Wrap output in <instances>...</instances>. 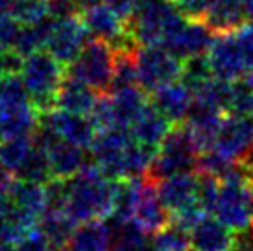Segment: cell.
Returning <instances> with one entry per match:
<instances>
[{
    "label": "cell",
    "instance_id": "obj_20",
    "mask_svg": "<svg viewBox=\"0 0 253 251\" xmlns=\"http://www.w3.org/2000/svg\"><path fill=\"white\" fill-rule=\"evenodd\" d=\"M190 248L194 251H231L235 231L229 229L216 216L205 214L189 231Z\"/></svg>",
    "mask_w": 253,
    "mask_h": 251
},
{
    "label": "cell",
    "instance_id": "obj_26",
    "mask_svg": "<svg viewBox=\"0 0 253 251\" xmlns=\"http://www.w3.org/2000/svg\"><path fill=\"white\" fill-rule=\"evenodd\" d=\"M109 96H111L113 113H115V124L120 127H127V129L148 105L146 91L141 85H129V87L115 89L109 92Z\"/></svg>",
    "mask_w": 253,
    "mask_h": 251
},
{
    "label": "cell",
    "instance_id": "obj_40",
    "mask_svg": "<svg viewBox=\"0 0 253 251\" xmlns=\"http://www.w3.org/2000/svg\"><path fill=\"white\" fill-rule=\"evenodd\" d=\"M46 4H48V15L56 21L82 15V6L78 0H46Z\"/></svg>",
    "mask_w": 253,
    "mask_h": 251
},
{
    "label": "cell",
    "instance_id": "obj_27",
    "mask_svg": "<svg viewBox=\"0 0 253 251\" xmlns=\"http://www.w3.org/2000/svg\"><path fill=\"white\" fill-rule=\"evenodd\" d=\"M39 124V111L36 105L26 104L9 109H0V142L21 135H32Z\"/></svg>",
    "mask_w": 253,
    "mask_h": 251
},
{
    "label": "cell",
    "instance_id": "obj_36",
    "mask_svg": "<svg viewBox=\"0 0 253 251\" xmlns=\"http://www.w3.org/2000/svg\"><path fill=\"white\" fill-rule=\"evenodd\" d=\"M9 15L21 24H36L48 17L46 0H13Z\"/></svg>",
    "mask_w": 253,
    "mask_h": 251
},
{
    "label": "cell",
    "instance_id": "obj_11",
    "mask_svg": "<svg viewBox=\"0 0 253 251\" xmlns=\"http://www.w3.org/2000/svg\"><path fill=\"white\" fill-rule=\"evenodd\" d=\"M82 19H84L91 37L111 42L117 50L139 48L133 39H131L129 32H127L126 21L120 19L106 2L84 9L82 11Z\"/></svg>",
    "mask_w": 253,
    "mask_h": 251
},
{
    "label": "cell",
    "instance_id": "obj_15",
    "mask_svg": "<svg viewBox=\"0 0 253 251\" xmlns=\"http://www.w3.org/2000/svg\"><path fill=\"white\" fill-rule=\"evenodd\" d=\"M216 34L212 32L204 21H192L187 19V22L176 34L165 42V48L170 50L179 59H190V57L204 56L209 52Z\"/></svg>",
    "mask_w": 253,
    "mask_h": 251
},
{
    "label": "cell",
    "instance_id": "obj_42",
    "mask_svg": "<svg viewBox=\"0 0 253 251\" xmlns=\"http://www.w3.org/2000/svg\"><path fill=\"white\" fill-rule=\"evenodd\" d=\"M237 35V41L240 44V50L244 54V59H246L248 67L253 69V22L252 24H244L242 28H239L235 32Z\"/></svg>",
    "mask_w": 253,
    "mask_h": 251
},
{
    "label": "cell",
    "instance_id": "obj_45",
    "mask_svg": "<svg viewBox=\"0 0 253 251\" xmlns=\"http://www.w3.org/2000/svg\"><path fill=\"white\" fill-rule=\"evenodd\" d=\"M15 183V175L11 170H7V167L0 161V198H6L11 185Z\"/></svg>",
    "mask_w": 253,
    "mask_h": 251
},
{
    "label": "cell",
    "instance_id": "obj_18",
    "mask_svg": "<svg viewBox=\"0 0 253 251\" xmlns=\"http://www.w3.org/2000/svg\"><path fill=\"white\" fill-rule=\"evenodd\" d=\"M225 113L211 104H205L202 100L194 98V104L190 107V113L187 117V127L192 133L194 140L198 142L200 150H209L214 146L220 131V126L224 122Z\"/></svg>",
    "mask_w": 253,
    "mask_h": 251
},
{
    "label": "cell",
    "instance_id": "obj_49",
    "mask_svg": "<svg viewBox=\"0 0 253 251\" xmlns=\"http://www.w3.org/2000/svg\"><path fill=\"white\" fill-rule=\"evenodd\" d=\"M148 251H165V250H161V248H157V246H155L154 242H152V244H150V248H148Z\"/></svg>",
    "mask_w": 253,
    "mask_h": 251
},
{
    "label": "cell",
    "instance_id": "obj_48",
    "mask_svg": "<svg viewBox=\"0 0 253 251\" xmlns=\"http://www.w3.org/2000/svg\"><path fill=\"white\" fill-rule=\"evenodd\" d=\"M244 4H246V9H248V17L253 19V0H244Z\"/></svg>",
    "mask_w": 253,
    "mask_h": 251
},
{
    "label": "cell",
    "instance_id": "obj_37",
    "mask_svg": "<svg viewBox=\"0 0 253 251\" xmlns=\"http://www.w3.org/2000/svg\"><path fill=\"white\" fill-rule=\"evenodd\" d=\"M22 24L9 13L0 15V50L13 48Z\"/></svg>",
    "mask_w": 253,
    "mask_h": 251
},
{
    "label": "cell",
    "instance_id": "obj_30",
    "mask_svg": "<svg viewBox=\"0 0 253 251\" xmlns=\"http://www.w3.org/2000/svg\"><path fill=\"white\" fill-rule=\"evenodd\" d=\"M34 142H36V140H34ZM52 177H54V174H52V167H50V159H48L46 150L34 144V148L30 150L28 157L22 161L21 167L17 168L15 179L46 185Z\"/></svg>",
    "mask_w": 253,
    "mask_h": 251
},
{
    "label": "cell",
    "instance_id": "obj_23",
    "mask_svg": "<svg viewBox=\"0 0 253 251\" xmlns=\"http://www.w3.org/2000/svg\"><path fill=\"white\" fill-rule=\"evenodd\" d=\"M98 96V91H94L91 85H87L85 82L71 76V74H65L63 84L57 91L56 107L69 113L89 115Z\"/></svg>",
    "mask_w": 253,
    "mask_h": 251
},
{
    "label": "cell",
    "instance_id": "obj_2",
    "mask_svg": "<svg viewBox=\"0 0 253 251\" xmlns=\"http://www.w3.org/2000/svg\"><path fill=\"white\" fill-rule=\"evenodd\" d=\"M185 22L187 17L170 0H139L126 26L137 46H165Z\"/></svg>",
    "mask_w": 253,
    "mask_h": 251
},
{
    "label": "cell",
    "instance_id": "obj_46",
    "mask_svg": "<svg viewBox=\"0 0 253 251\" xmlns=\"http://www.w3.org/2000/svg\"><path fill=\"white\" fill-rule=\"evenodd\" d=\"M6 210H7V198H0V225L6 218Z\"/></svg>",
    "mask_w": 253,
    "mask_h": 251
},
{
    "label": "cell",
    "instance_id": "obj_33",
    "mask_svg": "<svg viewBox=\"0 0 253 251\" xmlns=\"http://www.w3.org/2000/svg\"><path fill=\"white\" fill-rule=\"evenodd\" d=\"M30 94L26 85L19 74L0 78V109L19 107V105L30 104Z\"/></svg>",
    "mask_w": 253,
    "mask_h": 251
},
{
    "label": "cell",
    "instance_id": "obj_12",
    "mask_svg": "<svg viewBox=\"0 0 253 251\" xmlns=\"http://www.w3.org/2000/svg\"><path fill=\"white\" fill-rule=\"evenodd\" d=\"M89 39H91V34L85 26L82 15H76L71 19L56 21L46 50L63 63L65 67H69L80 56V52L89 42Z\"/></svg>",
    "mask_w": 253,
    "mask_h": 251
},
{
    "label": "cell",
    "instance_id": "obj_38",
    "mask_svg": "<svg viewBox=\"0 0 253 251\" xmlns=\"http://www.w3.org/2000/svg\"><path fill=\"white\" fill-rule=\"evenodd\" d=\"M15 251H56V250L48 242V238L41 233V229L36 227V229L30 231L28 235H24L15 244Z\"/></svg>",
    "mask_w": 253,
    "mask_h": 251
},
{
    "label": "cell",
    "instance_id": "obj_51",
    "mask_svg": "<svg viewBox=\"0 0 253 251\" xmlns=\"http://www.w3.org/2000/svg\"><path fill=\"white\" fill-rule=\"evenodd\" d=\"M250 181H252V185H253V170H252V174H250Z\"/></svg>",
    "mask_w": 253,
    "mask_h": 251
},
{
    "label": "cell",
    "instance_id": "obj_32",
    "mask_svg": "<svg viewBox=\"0 0 253 251\" xmlns=\"http://www.w3.org/2000/svg\"><path fill=\"white\" fill-rule=\"evenodd\" d=\"M214 76V72L211 69V63L207 54L204 56H196L185 59L183 61V72H181V82L189 87L192 92H196L198 89H202L205 84H209Z\"/></svg>",
    "mask_w": 253,
    "mask_h": 251
},
{
    "label": "cell",
    "instance_id": "obj_19",
    "mask_svg": "<svg viewBox=\"0 0 253 251\" xmlns=\"http://www.w3.org/2000/svg\"><path fill=\"white\" fill-rule=\"evenodd\" d=\"M150 94H152V105L157 111H161L174 126L187 120L190 107L194 104V92L181 80L163 85Z\"/></svg>",
    "mask_w": 253,
    "mask_h": 251
},
{
    "label": "cell",
    "instance_id": "obj_25",
    "mask_svg": "<svg viewBox=\"0 0 253 251\" xmlns=\"http://www.w3.org/2000/svg\"><path fill=\"white\" fill-rule=\"evenodd\" d=\"M172 126L174 124L161 111H157L154 105L148 104L141 111V115L133 120V124L129 126V133L137 142L150 144V146H161V142L169 135Z\"/></svg>",
    "mask_w": 253,
    "mask_h": 251
},
{
    "label": "cell",
    "instance_id": "obj_14",
    "mask_svg": "<svg viewBox=\"0 0 253 251\" xmlns=\"http://www.w3.org/2000/svg\"><path fill=\"white\" fill-rule=\"evenodd\" d=\"M131 220L148 235L159 233L172 222L170 210L165 207V203L159 198L157 183L152 181L146 175L142 177L141 192H139V200H137Z\"/></svg>",
    "mask_w": 253,
    "mask_h": 251
},
{
    "label": "cell",
    "instance_id": "obj_7",
    "mask_svg": "<svg viewBox=\"0 0 253 251\" xmlns=\"http://www.w3.org/2000/svg\"><path fill=\"white\" fill-rule=\"evenodd\" d=\"M139 85L146 92L157 91L163 85L179 82L183 72V59L174 56L165 46H141L137 48Z\"/></svg>",
    "mask_w": 253,
    "mask_h": 251
},
{
    "label": "cell",
    "instance_id": "obj_29",
    "mask_svg": "<svg viewBox=\"0 0 253 251\" xmlns=\"http://www.w3.org/2000/svg\"><path fill=\"white\" fill-rule=\"evenodd\" d=\"M54 24H56V19L50 17V15L44 17L42 21L36 22V24H22L13 50H17L22 57H28L32 54L39 52V50H42L48 44Z\"/></svg>",
    "mask_w": 253,
    "mask_h": 251
},
{
    "label": "cell",
    "instance_id": "obj_34",
    "mask_svg": "<svg viewBox=\"0 0 253 251\" xmlns=\"http://www.w3.org/2000/svg\"><path fill=\"white\" fill-rule=\"evenodd\" d=\"M152 242L165 251H185L190 248L189 231L181 225H177L176 222L169 223L165 229L155 233Z\"/></svg>",
    "mask_w": 253,
    "mask_h": 251
},
{
    "label": "cell",
    "instance_id": "obj_52",
    "mask_svg": "<svg viewBox=\"0 0 253 251\" xmlns=\"http://www.w3.org/2000/svg\"><path fill=\"white\" fill-rule=\"evenodd\" d=\"M185 251H194V250H192V248H189V250H185Z\"/></svg>",
    "mask_w": 253,
    "mask_h": 251
},
{
    "label": "cell",
    "instance_id": "obj_3",
    "mask_svg": "<svg viewBox=\"0 0 253 251\" xmlns=\"http://www.w3.org/2000/svg\"><path fill=\"white\" fill-rule=\"evenodd\" d=\"M67 67L56 59L48 50H39L32 56L24 57L21 78L32 104L39 113L50 111L56 107L57 91L63 84Z\"/></svg>",
    "mask_w": 253,
    "mask_h": 251
},
{
    "label": "cell",
    "instance_id": "obj_39",
    "mask_svg": "<svg viewBox=\"0 0 253 251\" xmlns=\"http://www.w3.org/2000/svg\"><path fill=\"white\" fill-rule=\"evenodd\" d=\"M174 6L181 11L187 19L192 21H204L207 9L211 6L212 0H170Z\"/></svg>",
    "mask_w": 253,
    "mask_h": 251
},
{
    "label": "cell",
    "instance_id": "obj_41",
    "mask_svg": "<svg viewBox=\"0 0 253 251\" xmlns=\"http://www.w3.org/2000/svg\"><path fill=\"white\" fill-rule=\"evenodd\" d=\"M24 57L13 48L0 50V78L11 76V74H21Z\"/></svg>",
    "mask_w": 253,
    "mask_h": 251
},
{
    "label": "cell",
    "instance_id": "obj_6",
    "mask_svg": "<svg viewBox=\"0 0 253 251\" xmlns=\"http://www.w3.org/2000/svg\"><path fill=\"white\" fill-rule=\"evenodd\" d=\"M214 216L235 233L253 223V185L250 177H233L222 181Z\"/></svg>",
    "mask_w": 253,
    "mask_h": 251
},
{
    "label": "cell",
    "instance_id": "obj_50",
    "mask_svg": "<svg viewBox=\"0 0 253 251\" xmlns=\"http://www.w3.org/2000/svg\"><path fill=\"white\" fill-rule=\"evenodd\" d=\"M248 117H250V119L253 120V105H252V109H250V115H248Z\"/></svg>",
    "mask_w": 253,
    "mask_h": 251
},
{
    "label": "cell",
    "instance_id": "obj_5",
    "mask_svg": "<svg viewBox=\"0 0 253 251\" xmlns=\"http://www.w3.org/2000/svg\"><path fill=\"white\" fill-rule=\"evenodd\" d=\"M117 48L104 39L91 37L80 56L67 67V74L91 85L94 91L109 92L115 76Z\"/></svg>",
    "mask_w": 253,
    "mask_h": 251
},
{
    "label": "cell",
    "instance_id": "obj_1",
    "mask_svg": "<svg viewBox=\"0 0 253 251\" xmlns=\"http://www.w3.org/2000/svg\"><path fill=\"white\" fill-rule=\"evenodd\" d=\"M115 207V181L100 172L94 163L67 179L63 209L76 223L107 220Z\"/></svg>",
    "mask_w": 253,
    "mask_h": 251
},
{
    "label": "cell",
    "instance_id": "obj_35",
    "mask_svg": "<svg viewBox=\"0 0 253 251\" xmlns=\"http://www.w3.org/2000/svg\"><path fill=\"white\" fill-rule=\"evenodd\" d=\"M220 188H222V181L218 179L216 175L207 174V172H198L196 198H198V205L202 207L204 212H207V214L214 212L218 196H220Z\"/></svg>",
    "mask_w": 253,
    "mask_h": 251
},
{
    "label": "cell",
    "instance_id": "obj_47",
    "mask_svg": "<svg viewBox=\"0 0 253 251\" xmlns=\"http://www.w3.org/2000/svg\"><path fill=\"white\" fill-rule=\"evenodd\" d=\"M244 82H246V84L253 89V69H250L246 72V76H244Z\"/></svg>",
    "mask_w": 253,
    "mask_h": 251
},
{
    "label": "cell",
    "instance_id": "obj_21",
    "mask_svg": "<svg viewBox=\"0 0 253 251\" xmlns=\"http://www.w3.org/2000/svg\"><path fill=\"white\" fill-rule=\"evenodd\" d=\"M50 159L52 174L59 179H71L76 174H80L87 165L85 159V148L76 146L65 139H54L48 146L44 148Z\"/></svg>",
    "mask_w": 253,
    "mask_h": 251
},
{
    "label": "cell",
    "instance_id": "obj_8",
    "mask_svg": "<svg viewBox=\"0 0 253 251\" xmlns=\"http://www.w3.org/2000/svg\"><path fill=\"white\" fill-rule=\"evenodd\" d=\"M131 142L133 137L127 127L113 126L96 133L91 144V154L94 165L106 177L113 181L124 179V155Z\"/></svg>",
    "mask_w": 253,
    "mask_h": 251
},
{
    "label": "cell",
    "instance_id": "obj_24",
    "mask_svg": "<svg viewBox=\"0 0 253 251\" xmlns=\"http://www.w3.org/2000/svg\"><path fill=\"white\" fill-rule=\"evenodd\" d=\"M113 233L106 220L78 223L65 251H111Z\"/></svg>",
    "mask_w": 253,
    "mask_h": 251
},
{
    "label": "cell",
    "instance_id": "obj_4",
    "mask_svg": "<svg viewBox=\"0 0 253 251\" xmlns=\"http://www.w3.org/2000/svg\"><path fill=\"white\" fill-rule=\"evenodd\" d=\"M202 150L187 126H172L159 146V152L148 168L146 177L159 183L174 174L194 172Z\"/></svg>",
    "mask_w": 253,
    "mask_h": 251
},
{
    "label": "cell",
    "instance_id": "obj_44",
    "mask_svg": "<svg viewBox=\"0 0 253 251\" xmlns=\"http://www.w3.org/2000/svg\"><path fill=\"white\" fill-rule=\"evenodd\" d=\"M231 251H253V223L246 229L235 233V242Z\"/></svg>",
    "mask_w": 253,
    "mask_h": 251
},
{
    "label": "cell",
    "instance_id": "obj_17",
    "mask_svg": "<svg viewBox=\"0 0 253 251\" xmlns=\"http://www.w3.org/2000/svg\"><path fill=\"white\" fill-rule=\"evenodd\" d=\"M6 198L13 212H17L19 216L36 223V225H39V218L42 216L44 210L48 209L46 187L39 185V183L15 179Z\"/></svg>",
    "mask_w": 253,
    "mask_h": 251
},
{
    "label": "cell",
    "instance_id": "obj_22",
    "mask_svg": "<svg viewBox=\"0 0 253 251\" xmlns=\"http://www.w3.org/2000/svg\"><path fill=\"white\" fill-rule=\"evenodd\" d=\"M248 9L244 0H212L204 22L216 35L233 34L246 24Z\"/></svg>",
    "mask_w": 253,
    "mask_h": 251
},
{
    "label": "cell",
    "instance_id": "obj_9",
    "mask_svg": "<svg viewBox=\"0 0 253 251\" xmlns=\"http://www.w3.org/2000/svg\"><path fill=\"white\" fill-rule=\"evenodd\" d=\"M224 155L253 170V120L246 115L227 113L220 126L214 146Z\"/></svg>",
    "mask_w": 253,
    "mask_h": 251
},
{
    "label": "cell",
    "instance_id": "obj_13",
    "mask_svg": "<svg viewBox=\"0 0 253 251\" xmlns=\"http://www.w3.org/2000/svg\"><path fill=\"white\" fill-rule=\"evenodd\" d=\"M207 57H209L214 76L220 80L237 82L246 76V72L250 70L235 32L216 35L207 52Z\"/></svg>",
    "mask_w": 253,
    "mask_h": 251
},
{
    "label": "cell",
    "instance_id": "obj_43",
    "mask_svg": "<svg viewBox=\"0 0 253 251\" xmlns=\"http://www.w3.org/2000/svg\"><path fill=\"white\" fill-rule=\"evenodd\" d=\"M104 2L111 7L115 13L119 15L120 19H124V21H127L131 17L133 9L139 4V0H104Z\"/></svg>",
    "mask_w": 253,
    "mask_h": 251
},
{
    "label": "cell",
    "instance_id": "obj_10",
    "mask_svg": "<svg viewBox=\"0 0 253 251\" xmlns=\"http://www.w3.org/2000/svg\"><path fill=\"white\" fill-rule=\"evenodd\" d=\"M52 133H56L59 139H65L82 148H91L92 140L96 137V126L89 119V115H78V113L63 111L54 107L50 111L39 113V124Z\"/></svg>",
    "mask_w": 253,
    "mask_h": 251
},
{
    "label": "cell",
    "instance_id": "obj_28",
    "mask_svg": "<svg viewBox=\"0 0 253 251\" xmlns=\"http://www.w3.org/2000/svg\"><path fill=\"white\" fill-rule=\"evenodd\" d=\"M78 223L69 216L63 207H48L39 218V229L56 251H65Z\"/></svg>",
    "mask_w": 253,
    "mask_h": 251
},
{
    "label": "cell",
    "instance_id": "obj_16",
    "mask_svg": "<svg viewBox=\"0 0 253 251\" xmlns=\"http://www.w3.org/2000/svg\"><path fill=\"white\" fill-rule=\"evenodd\" d=\"M157 192L165 207L176 216L183 210L198 205V172H181L174 174L157 183Z\"/></svg>",
    "mask_w": 253,
    "mask_h": 251
},
{
    "label": "cell",
    "instance_id": "obj_31",
    "mask_svg": "<svg viewBox=\"0 0 253 251\" xmlns=\"http://www.w3.org/2000/svg\"><path fill=\"white\" fill-rule=\"evenodd\" d=\"M34 133L32 135H21L13 139H6L0 142V161L11 170L15 175L17 168L22 165V161L28 157L30 150L34 148Z\"/></svg>",
    "mask_w": 253,
    "mask_h": 251
}]
</instances>
